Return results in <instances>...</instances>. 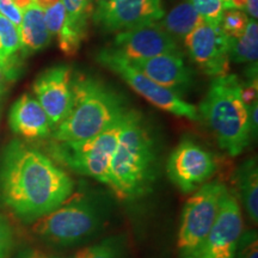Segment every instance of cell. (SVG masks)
Masks as SVG:
<instances>
[{
	"mask_svg": "<svg viewBox=\"0 0 258 258\" xmlns=\"http://www.w3.org/2000/svg\"><path fill=\"white\" fill-rule=\"evenodd\" d=\"M74 182L56 161L22 140L0 156V203L24 222L49 214L73 194Z\"/></svg>",
	"mask_w": 258,
	"mask_h": 258,
	"instance_id": "6da1fadb",
	"label": "cell"
},
{
	"mask_svg": "<svg viewBox=\"0 0 258 258\" xmlns=\"http://www.w3.org/2000/svg\"><path fill=\"white\" fill-rule=\"evenodd\" d=\"M157 175V147L147 122L127 110L109 169L108 183L121 201H134L151 191Z\"/></svg>",
	"mask_w": 258,
	"mask_h": 258,
	"instance_id": "7a4b0ae2",
	"label": "cell"
},
{
	"mask_svg": "<svg viewBox=\"0 0 258 258\" xmlns=\"http://www.w3.org/2000/svg\"><path fill=\"white\" fill-rule=\"evenodd\" d=\"M125 110L117 93L101 80L80 74L73 77L72 108L51 135L59 143L88 140L110 127Z\"/></svg>",
	"mask_w": 258,
	"mask_h": 258,
	"instance_id": "3957f363",
	"label": "cell"
},
{
	"mask_svg": "<svg viewBox=\"0 0 258 258\" xmlns=\"http://www.w3.org/2000/svg\"><path fill=\"white\" fill-rule=\"evenodd\" d=\"M241 84L234 74L215 77L198 111L222 151L239 156L251 143L249 106L240 96Z\"/></svg>",
	"mask_w": 258,
	"mask_h": 258,
	"instance_id": "277c9868",
	"label": "cell"
},
{
	"mask_svg": "<svg viewBox=\"0 0 258 258\" xmlns=\"http://www.w3.org/2000/svg\"><path fill=\"white\" fill-rule=\"evenodd\" d=\"M105 221V208L98 199L73 192L56 209L32 222V232L49 244L74 246L98 234Z\"/></svg>",
	"mask_w": 258,
	"mask_h": 258,
	"instance_id": "5b68a950",
	"label": "cell"
},
{
	"mask_svg": "<svg viewBox=\"0 0 258 258\" xmlns=\"http://www.w3.org/2000/svg\"><path fill=\"white\" fill-rule=\"evenodd\" d=\"M125 111L110 127L88 140L79 143L53 140L49 145L51 159L72 172L91 177L106 185L111 159L124 124Z\"/></svg>",
	"mask_w": 258,
	"mask_h": 258,
	"instance_id": "8992f818",
	"label": "cell"
},
{
	"mask_svg": "<svg viewBox=\"0 0 258 258\" xmlns=\"http://www.w3.org/2000/svg\"><path fill=\"white\" fill-rule=\"evenodd\" d=\"M227 191L220 182L206 183L186 201L177 238L180 258H192L217 220L221 201Z\"/></svg>",
	"mask_w": 258,
	"mask_h": 258,
	"instance_id": "52a82bcc",
	"label": "cell"
},
{
	"mask_svg": "<svg viewBox=\"0 0 258 258\" xmlns=\"http://www.w3.org/2000/svg\"><path fill=\"white\" fill-rule=\"evenodd\" d=\"M97 61L105 69L117 74L138 95H140L152 105L159 108L160 110L170 112L178 117L189 118L191 121L200 120L199 111L195 106L185 102L178 93L147 78L144 73L132 66L124 56H122L111 47L98 51Z\"/></svg>",
	"mask_w": 258,
	"mask_h": 258,
	"instance_id": "ba28073f",
	"label": "cell"
},
{
	"mask_svg": "<svg viewBox=\"0 0 258 258\" xmlns=\"http://www.w3.org/2000/svg\"><path fill=\"white\" fill-rule=\"evenodd\" d=\"M217 171V161L211 152L184 139L170 154L166 173L171 182L184 194L195 192Z\"/></svg>",
	"mask_w": 258,
	"mask_h": 258,
	"instance_id": "9c48e42d",
	"label": "cell"
},
{
	"mask_svg": "<svg viewBox=\"0 0 258 258\" xmlns=\"http://www.w3.org/2000/svg\"><path fill=\"white\" fill-rule=\"evenodd\" d=\"M191 60L207 76L220 77L230 71V37L220 25L203 21L183 38Z\"/></svg>",
	"mask_w": 258,
	"mask_h": 258,
	"instance_id": "30bf717a",
	"label": "cell"
},
{
	"mask_svg": "<svg viewBox=\"0 0 258 258\" xmlns=\"http://www.w3.org/2000/svg\"><path fill=\"white\" fill-rule=\"evenodd\" d=\"M243 231L239 202L227 190L217 220L192 258H234Z\"/></svg>",
	"mask_w": 258,
	"mask_h": 258,
	"instance_id": "8fae6325",
	"label": "cell"
},
{
	"mask_svg": "<svg viewBox=\"0 0 258 258\" xmlns=\"http://www.w3.org/2000/svg\"><path fill=\"white\" fill-rule=\"evenodd\" d=\"M32 89L54 131L67 117L72 108V69L67 64H57L43 71L34 82Z\"/></svg>",
	"mask_w": 258,
	"mask_h": 258,
	"instance_id": "7c38bea8",
	"label": "cell"
},
{
	"mask_svg": "<svg viewBox=\"0 0 258 258\" xmlns=\"http://www.w3.org/2000/svg\"><path fill=\"white\" fill-rule=\"evenodd\" d=\"M111 48L128 60L179 53L177 41L158 23L117 32Z\"/></svg>",
	"mask_w": 258,
	"mask_h": 258,
	"instance_id": "4fadbf2b",
	"label": "cell"
},
{
	"mask_svg": "<svg viewBox=\"0 0 258 258\" xmlns=\"http://www.w3.org/2000/svg\"><path fill=\"white\" fill-rule=\"evenodd\" d=\"M164 15L161 0H112L95 23L106 31L120 32L158 23Z\"/></svg>",
	"mask_w": 258,
	"mask_h": 258,
	"instance_id": "5bb4252c",
	"label": "cell"
},
{
	"mask_svg": "<svg viewBox=\"0 0 258 258\" xmlns=\"http://www.w3.org/2000/svg\"><path fill=\"white\" fill-rule=\"evenodd\" d=\"M128 60V59H127ZM135 69L164 88L178 93L191 85L192 74L185 66L180 53L163 54L150 59L128 60Z\"/></svg>",
	"mask_w": 258,
	"mask_h": 258,
	"instance_id": "9a60e30c",
	"label": "cell"
},
{
	"mask_svg": "<svg viewBox=\"0 0 258 258\" xmlns=\"http://www.w3.org/2000/svg\"><path fill=\"white\" fill-rule=\"evenodd\" d=\"M9 124L16 135L34 141L49 138L53 125L36 98L24 93L14 103L9 114Z\"/></svg>",
	"mask_w": 258,
	"mask_h": 258,
	"instance_id": "2e32d148",
	"label": "cell"
},
{
	"mask_svg": "<svg viewBox=\"0 0 258 258\" xmlns=\"http://www.w3.org/2000/svg\"><path fill=\"white\" fill-rule=\"evenodd\" d=\"M66 19L60 34L56 36L60 50L66 56H74L88 35L89 22L92 18L91 0H61Z\"/></svg>",
	"mask_w": 258,
	"mask_h": 258,
	"instance_id": "e0dca14e",
	"label": "cell"
},
{
	"mask_svg": "<svg viewBox=\"0 0 258 258\" xmlns=\"http://www.w3.org/2000/svg\"><path fill=\"white\" fill-rule=\"evenodd\" d=\"M18 30L22 57H27L49 46L51 35L44 22V14L35 4L23 11V18Z\"/></svg>",
	"mask_w": 258,
	"mask_h": 258,
	"instance_id": "ac0fdd59",
	"label": "cell"
},
{
	"mask_svg": "<svg viewBox=\"0 0 258 258\" xmlns=\"http://www.w3.org/2000/svg\"><path fill=\"white\" fill-rule=\"evenodd\" d=\"M237 186L239 198L250 220L258 222V170L256 159H249L237 171Z\"/></svg>",
	"mask_w": 258,
	"mask_h": 258,
	"instance_id": "d6986e66",
	"label": "cell"
},
{
	"mask_svg": "<svg viewBox=\"0 0 258 258\" xmlns=\"http://www.w3.org/2000/svg\"><path fill=\"white\" fill-rule=\"evenodd\" d=\"M202 22L203 19L192 8L191 3L189 0H184L167 12V15L164 16L158 24L175 40H183Z\"/></svg>",
	"mask_w": 258,
	"mask_h": 258,
	"instance_id": "ffe728a7",
	"label": "cell"
},
{
	"mask_svg": "<svg viewBox=\"0 0 258 258\" xmlns=\"http://www.w3.org/2000/svg\"><path fill=\"white\" fill-rule=\"evenodd\" d=\"M258 25L250 19L245 32L238 38L230 37V60L238 63H257Z\"/></svg>",
	"mask_w": 258,
	"mask_h": 258,
	"instance_id": "44dd1931",
	"label": "cell"
},
{
	"mask_svg": "<svg viewBox=\"0 0 258 258\" xmlns=\"http://www.w3.org/2000/svg\"><path fill=\"white\" fill-rule=\"evenodd\" d=\"M54 258H124V243L120 235H114L84 247L71 256Z\"/></svg>",
	"mask_w": 258,
	"mask_h": 258,
	"instance_id": "7402d4cb",
	"label": "cell"
},
{
	"mask_svg": "<svg viewBox=\"0 0 258 258\" xmlns=\"http://www.w3.org/2000/svg\"><path fill=\"white\" fill-rule=\"evenodd\" d=\"M21 50L19 30L14 23L0 15V59L10 60Z\"/></svg>",
	"mask_w": 258,
	"mask_h": 258,
	"instance_id": "603a6c76",
	"label": "cell"
},
{
	"mask_svg": "<svg viewBox=\"0 0 258 258\" xmlns=\"http://www.w3.org/2000/svg\"><path fill=\"white\" fill-rule=\"evenodd\" d=\"M250 19L247 18L246 14H244L241 10L228 9L225 10L222 15L220 28L221 30L231 38H238L245 32Z\"/></svg>",
	"mask_w": 258,
	"mask_h": 258,
	"instance_id": "cb8c5ba5",
	"label": "cell"
},
{
	"mask_svg": "<svg viewBox=\"0 0 258 258\" xmlns=\"http://www.w3.org/2000/svg\"><path fill=\"white\" fill-rule=\"evenodd\" d=\"M200 17L207 23L219 25L225 12L222 0H189Z\"/></svg>",
	"mask_w": 258,
	"mask_h": 258,
	"instance_id": "d4e9b609",
	"label": "cell"
},
{
	"mask_svg": "<svg viewBox=\"0 0 258 258\" xmlns=\"http://www.w3.org/2000/svg\"><path fill=\"white\" fill-rule=\"evenodd\" d=\"M22 67L21 59L18 55L10 60L0 59V98L5 96L10 86L19 77V70Z\"/></svg>",
	"mask_w": 258,
	"mask_h": 258,
	"instance_id": "484cf974",
	"label": "cell"
},
{
	"mask_svg": "<svg viewBox=\"0 0 258 258\" xmlns=\"http://www.w3.org/2000/svg\"><path fill=\"white\" fill-rule=\"evenodd\" d=\"M43 14L48 31H49L51 37H56L60 34V31L62 30L64 19H66V12H64L62 2L61 0L57 2L56 4H54L49 9H47L46 11H43Z\"/></svg>",
	"mask_w": 258,
	"mask_h": 258,
	"instance_id": "4316f807",
	"label": "cell"
},
{
	"mask_svg": "<svg viewBox=\"0 0 258 258\" xmlns=\"http://www.w3.org/2000/svg\"><path fill=\"white\" fill-rule=\"evenodd\" d=\"M234 258H258V240L256 232L241 234Z\"/></svg>",
	"mask_w": 258,
	"mask_h": 258,
	"instance_id": "83f0119b",
	"label": "cell"
},
{
	"mask_svg": "<svg viewBox=\"0 0 258 258\" xmlns=\"http://www.w3.org/2000/svg\"><path fill=\"white\" fill-rule=\"evenodd\" d=\"M15 246V237L9 221L0 215V258H9Z\"/></svg>",
	"mask_w": 258,
	"mask_h": 258,
	"instance_id": "f1b7e54d",
	"label": "cell"
},
{
	"mask_svg": "<svg viewBox=\"0 0 258 258\" xmlns=\"http://www.w3.org/2000/svg\"><path fill=\"white\" fill-rule=\"evenodd\" d=\"M0 15L4 16L17 28H19L22 18H23V11L16 6L12 0H0Z\"/></svg>",
	"mask_w": 258,
	"mask_h": 258,
	"instance_id": "f546056e",
	"label": "cell"
},
{
	"mask_svg": "<svg viewBox=\"0 0 258 258\" xmlns=\"http://www.w3.org/2000/svg\"><path fill=\"white\" fill-rule=\"evenodd\" d=\"M240 96L247 106L257 103V77L251 79V82L247 85H241Z\"/></svg>",
	"mask_w": 258,
	"mask_h": 258,
	"instance_id": "4dcf8cb0",
	"label": "cell"
},
{
	"mask_svg": "<svg viewBox=\"0 0 258 258\" xmlns=\"http://www.w3.org/2000/svg\"><path fill=\"white\" fill-rule=\"evenodd\" d=\"M16 258H54L47 254L43 251L38 250V249H34V247H28V249H24L22 251H19Z\"/></svg>",
	"mask_w": 258,
	"mask_h": 258,
	"instance_id": "1f68e13d",
	"label": "cell"
},
{
	"mask_svg": "<svg viewBox=\"0 0 258 258\" xmlns=\"http://www.w3.org/2000/svg\"><path fill=\"white\" fill-rule=\"evenodd\" d=\"M111 2L112 0H91V4L93 8V14H92L93 21H96V19L98 18L103 12H104V10L111 4Z\"/></svg>",
	"mask_w": 258,
	"mask_h": 258,
	"instance_id": "d6a6232c",
	"label": "cell"
},
{
	"mask_svg": "<svg viewBox=\"0 0 258 258\" xmlns=\"http://www.w3.org/2000/svg\"><path fill=\"white\" fill-rule=\"evenodd\" d=\"M258 0H246V5H245V10L247 11V14L250 15V17L253 21H257L258 17Z\"/></svg>",
	"mask_w": 258,
	"mask_h": 258,
	"instance_id": "836d02e7",
	"label": "cell"
},
{
	"mask_svg": "<svg viewBox=\"0 0 258 258\" xmlns=\"http://www.w3.org/2000/svg\"><path fill=\"white\" fill-rule=\"evenodd\" d=\"M60 0H34V4L37 6L38 9H41L42 11H46L47 9H49L50 6L56 4Z\"/></svg>",
	"mask_w": 258,
	"mask_h": 258,
	"instance_id": "e575fe53",
	"label": "cell"
},
{
	"mask_svg": "<svg viewBox=\"0 0 258 258\" xmlns=\"http://www.w3.org/2000/svg\"><path fill=\"white\" fill-rule=\"evenodd\" d=\"M15 3L16 6L22 11H24L25 9H28L29 6H31L34 4V0H12Z\"/></svg>",
	"mask_w": 258,
	"mask_h": 258,
	"instance_id": "d590c367",
	"label": "cell"
},
{
	"mask_svg": "<svg viewBox=\"0 0 258 258\" xmlns=\"http://www.w3.org/2000/svg\"><path fill=\"white\" fill-rule=\"evenodd\" d=\"M0 115H2V98H0Z\"/></svg>",
	"mask_w": 258,
	"mask_h": 258,
	"instance_id": "8d00e7d4",
	"label": "cell"
}]
</instances>
